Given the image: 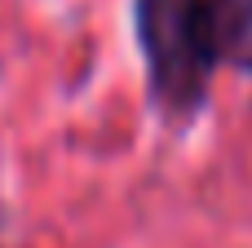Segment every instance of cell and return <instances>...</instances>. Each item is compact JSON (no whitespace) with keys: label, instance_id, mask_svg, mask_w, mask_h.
Instances as JSON below:
<instances>
[{"label":"cell","instance_id":"cell-1","mask_svg":"<svg viewBox=\"0 0 252 248\" xmlns=\"http://www.w3.org/2000/svg\"><path fill=\"white\" fill-rule=\"evenodd\" d=\"M128 22L142 53L146 98L159 120H199L221 67L208 0H128Z\"/></svg>","mask_w":252,"mask_h":248},{"label":"cell","instance_id":"cell-2","mask_svg":"<svg viewBox=\"0 0 252 248\" xmlns=\"http://www.w3.org/2000/svg\"><path fill=\"white\" fill-rule=\"evenodd\" d=\"M221 67L252 75V0H208Z\"/></svg>","mask_w":252,"mask_h":248},{"label":"cell","instance_id":"cell-3","mask_svg":"<svg viewBox=\"0 0 252 248\" xmlns=\"http://www.w3.org/2000/svg\"><path fill=\"white\" fill-rule=\"evenodd\" d=\"M0 248H4V244H0Z\"/></svg>","mask_w":252,"mask_h":248}]
</instances>
